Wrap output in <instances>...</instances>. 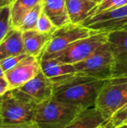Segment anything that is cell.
<instances>
[{
	"mask_svg": "<svg viewBox=\"0 0 127 128\" xmlns=\"http://www.w3.org/2000/svg\"><path fill=\"white\" fill-rule=\"evenodd\" d=\"M0 128H41L35 121L24 122L19 124H10V125H0Z\"/></svg>",
	"mask_w": 127,
	"mask_h": 128,
	"instance_id": "obj_25",
	"label": "cell"
},
{
	"mask_svg": "<svg viewBox=\"0 0 127 128\" xmlns=\"http://www.w3.org/2000/svg\"><path fill=\"white\" fill-rule=\"evenodd\" d=\"M56 29L57 27L52 23V21L42 12V13L39 16L38 21H37V26H36V30L41 32H44V33L52 34L56 30Z\"/></svg>",
	"mask_w": 127,
	"mask_h": 128,
	"instance_id": "obj_24",
	"label": "cell"
},
{
	"mask_svg": "<svg viewBox=\"0 0 127 128\" xmlns=\"http://www.w3.org/2000/svg\"><path fill=\"white\" fill-rule=\"evenodd\" d=\"M18 89L30 95L37 104L51 98L54 92L52 80L43 72L42 69L37 76L20 86Z\"/></svg>",
	"mask_w": 127,
	"mask_h": 128,
	"instance_id": "obj_11",
	"label": "cell"
},
{
	"mask_svg": "<svg viewBox=\"0 0 127 128\" xmlns=\"http://www.w3.org/2000/svg\"><path fill=\"white\" fill-rule=\"evenodd\" d=\"M1 125L34 121L37 104L18 88L10 89L0 96Z\"/></svg>",
	"mask_w": 127,
	"mask_h": 128,
	"instance_id": "obj_2",
	"label": "cell"
},
{
	"mask_svg": "<svg viewBox=\"0 0 127 128\" xmlns=\"http://www.w3.org/2000/svg\"><path fill=\"white\" fill-rule=\"evenodd\" d=\"M95 2H97V3H99V2H101L102 0H94Z\"/></svg>",
	"mask_w": 127,
	"mask_h": 128,
	"instance_id": "obj_30",
	"label": "cell"
},
{
	"mask_svg": "<svg viewBox=\"0 0 127 128\" xmlns=\"http://www.w3.org/2000/svg\"><path fill=\"white\" fill-rule=\"evenodd\" d=\"M82 24L100 32L124 28L127 26V4L91 16Z\"/></svg>",
	"mask_w": 127,
	"mask_h": 128,
	"instance_id": "obj_8",
	"label": "cell"
},
{
	"mask_svg": "<svg viewBox=\"0 0 127 128\" xmlns=\"http://www.w3.org/2000/svg\"><path fill=\"white\" fill-rule=\"evenodd\" d=\"M40 64L43 72L51 79H55L77 72L74 64L62 63L52 58L40 59Z\"/></svg>",
	"mask_w": 127,
	"mask_h": 128,
	"instance_id": "obj_17",
	"label": "cell"
},
{
	"mask_svg": "<svg viewBox=\"0 0 127 128\" xmlns=\"http://www.w3.org/2000/svg\"><path fill=\"white\" fill-rule=\"evenodd\" d=\"M40 71V59L35 56L29 55L14 68L3 73L9 81L10 89H16L36 77Z\"/></svg>",
	"mask_w": 127,
	"mask_h": 128,
	"instance_id": "obj_10",
	"label": "cell"
},
{
	"mask_svg": "<svg viewBox=\"0 0 127 128\" xmlns=\"http://www.w3.org/2000/svg\"><path fill=\"white\" fill-rule=\"evenodd\" d=\"M13 28L11 20L10 5L0 7V40Z\"/></svg>",
	"mask_w": 127,
	"mask_h": 128,
	"instance_id": "obj_20",
	"label": "cell"
},
{
	"mask_svg": "<svg viewBox=\"0 0 127 128\" xmlns=\"http://www.w3.org/2000/svg\"><path fill=\"white\" fill-rule=\"evenodd\" d=\"M43 12V6H42V1L39 4H37L34 8H32L24 18L22 21L19 24V26L17 27L22 32L29 30H34L37 26V21H38L39 16ZM16 28V27H15Z\"/></svg>",
	"mask_w": 127,
	"mask_h": 128,
	"instance_id": "obj_19",
	"label": "cell"
},
{
	"mask_svg": "<svg viewBox=\"0 0 127 128\" xmlns=\"http://www.w3.org/2000/svg\"><path fill=\"white\" fill-rule=\"evenodd\" d=\"M14 0H0V7L6 6V5H11Z\"/></svg>",
	"mask_w": 127,
	"mask_h": 128,
	"instance_id": "obj_27",
	"label": "cell"
},
{
	"mask_svg": "<svg viewBox=\"0 0 127 128\" xmlns=\"http://www.w3.org/2000/svg\"><path fill=\"white\" fill-rule=\"evenodd\" d=\"M43 12L52 21L57 28L70 24L65 0H42Z\"/></svg>",
	"mask_w": 127,
	"mask_h": 128,
	"instance_id": "obj_14",
	"label": "cell"
},
{
	"mask_svg": "<svg viewBox=\"0 0 127 128\" xmlns=\"http://www.w3.org/2000/svg\"><path fill=\"white\" fill-rule=\"evenodd\" d=\"M108 43L114 58L113 76H127V30L119 29L108 32Z\"/></svg>",
	"mask_w": 127,
	"mask_h": 128,
	"instance_id": "obj_9",
	"label": "cell"
},
{
	"mask_svg": "<svg viewBox=\"0 0 127 128\" xmlns=\"http://www.w3.org/2000/svg\"><path fill=\"white\" fill-rule=\"evenodd\" d=\"M28 56H29V54L23 53L20 54V55L10 56V57L0 59V70H1V72H5L14 68Z\"/></svg>",
	"mask_w": 127,
	"mask_h": 128,
	"instance_id": "obj_23",
	"label": "cell"
},
{
	"mask_svg": "<svg viewBox=\"0 0 127 128\" xmlns=\"http://www.w3.org/2000/svg\"><path fill=\"white\" fill-rule=\"evenodd\" d=\"M42 0H14L10 5L13 28L19 26L23 18Z\"/></svg>",
	"mask_w": 127,
	"mask_h": 128,
	"instance_id": "obj_18",
	"label": "cell"
},
{
	"mask_svg": "<svg viewBox=\"0 0 127 128\" xmlns=\"http://www.w3.org/2000/svg\"><path fill=\"white\" fill-rule=\"evenodd\" d=\"M77 72L106 80L113 76L114 58L108 41L98 47L90 57L74 64Z\"/></svg>",
	"mask_w": 127,
	"mask_h": 128,
	"instance_id": "obj_6",
	"label": "cell"
},
{
	"mask_svg": "<svg viewBox=\"0 0 127 128\" xmlns=\"http://www.w3.org/2000/svg\"><path fill=\"white\" fill-rule=\"evenodd\" d=\"M83 110L52 97L37 104L34 121L41 128H64Z\"/></svg>",
	"mask_w": 127,
	"mask_h": 128,
	"instance_id": "obj_3",
	"label": "cell"
},
{
	"mask_svg": "<svg viewBox=\"0 0 127 128\" xmlns=\"http://www.w3.org/2000/svg\"><path fill=\"white\" fill-rule=\"evenodd\" d=\"M127 104V76L105 80L96 102V108L106 120Z\"/></svg>",
	"mask_w": 127,
	"mask_h": 128,
	"instance_id": "obj_4",
	"label": "cell"
},
{
	"mask_svg": "<svg viewBox=\"0 0 127 128\" xmlns=\"http://www.w3.org/2000/svg\"><path fill=\"white\" fill-rule=\"evenodd\" d=\"M23 53H26L24 51L23 32L14 27L0 40V59Z\"/></svg>",
	"mask_w": 127,
	"mask_h": 128,
	"instance_id": "obj_13",
	"label": "cell"
},
{
	"mask_svg": "<svg viewBox=\"0 0 127 128\" xmlns=\"http://www.w3.org/2000/svg\"><path fill=\"white\" fill-rule=\"evenodd\" d=\"M108 122V121H107ZM106 122V123H107ZM106 123H105V124H103V125H101V126H98L97 128H106Z\"/></svg>",
	"mask_w": 127,
	"mask_h": 128,
	"instance_id": "obj_28",
	"label": "cell"
},
{
	"mask_svg": "<svg viewBox=\"0 0 127 128\" xmlns=\"http://www.w3.org/2000/svg\"><path fill=\"white\" fill-rule=\"evenodd\" d=\"M93 1H94V0H93Z\"/></svg>",
	"mask_w": 127,
	"mask_h": 128,
	"instance_id": "obj_32",
	"label": "cell"
},
{
	"mask_svg": "<svg viewBox=\"0 0 127 128\" xmlns=\"http://www.w3.org/2000/svg\"><path fill=\"white\" fill-rule=\"evenodd\" d=\"M51 80L54 86L53 98L84 110L96 107L98 94L105 83L103 79L85 76L78 72Z\"/></svg>",
	"mask_w": 127,
	"mask_h": 128,
	"instance_id": "obj_1",
	"label": "cell"
},
{
	"mask_svg": "<svg viewBox=\"0 0 127 128\" xmlns=\"http://www.w3.org/2000/svg\"><path fill=\"white\" fill-rule=\"evenodd\" d=\"M23 38L26 53L41 59L51 38V34L41 32L34 29L23 32Z\"/></svg>",
	"mask_w": 127,
	"mask_h": 128,
	"instance_id": "obj_12",
	"label": "cell"
},
{
	"mask_svg": "<svg viewBox=\"0 0 127 128\" xmlns=\"http://www.w3.org/2000/svg\"><path fill=\"white\" fill-rule=\"evenodd\" d=\"M98 32H100L92 30L83 24L72 23L57 28L56 30L51 34V38L42 58L63 51L78 39L94 35Z\"/></svg>",
	"mask_w": 127,
	"mask_h": 128,
	"instance_id": "obj_7",
	"label": "cell"
},
{
	"mask_svg": "<svg viewBox=\"0 0 127 128\" xmlns=\"http://www.w3.org/2000/svg\"><path fill=\"white\" fill-rule=\"evenodd\" d=\"M108 41V32H98L94 35L78 39L63 51L48 55L41 59L52 58L62 63L77 64L90 57L102 44Z\"/></svg>",
	"mask_w": 127,
	"mask_h": 128,
	"instance_id": "obj_5",
	"label": "cell"
},
{
	"mask_svg": "<svg viewBox=\"0 0 127 128\" xmlns=\"http://www.w3.org/2000/svg\"><path fill=\"white\" fill-rule=\"evenodd\" d=\"M108 120L96 107L87 108L83 110L64 128H97Z\"/></svg>",
	"mask_w": 127,
	"mask_h": 128,
	"instance_id": "obj_16",
	"label": "cell"
},
{
	"mask_svg": "<svg viewBox=\"0 0 127 128\" xmlns=\"http://www.w3.org/2000/svg\"><path fill=\"white\" fill-rule=\"evenodd\" d=\"M127 125V104L116 112L106 123V128H114Z\"/></svg>",
	"mask_w": 127,
	"mask_h": 128,
	"instance_id": "obj_22",
	"label": "cell"
},
{
	"mask_svg": "<svg viewBox=\"0 0 127 128\" xmlns=\"http://www.w3.org/2000/svg\"><path fill=\"white\" fill-rule=\"evenodd\" d=\"M122 29H123V28H122ZM124 29H126V30H127V26H125V27H124Z\"/></svg>",
	"mask_w": 127,
	"mask_h": 128,
	"instance_id": "obj_31",
	"label": "cell"
},
{
	"mask_svg": "<svg viewBox=\"0 0 127 128\" xmlns=\"http://www.w3.org/2000/svg\"><path fill=\"white\" fill-rule=\"evenodd\" d=\"M127 4V0H102L101 2L98 3L97 6L91 12V16L96 15V14L101 13V12L110 10L112 9L118 8V7L123 6Z\"/></svg>",
	"mask_w": 127,
	"mask_h": 128,
	"instance_id": "obj_21",
	"label": "cell"
},
{
	"mask_svg": "<svg viewBox=\"0 0 127 128\" xmlns=\"http://www.w3.org/2000/svg\"><path fill=\"white\" fill-rule=\"evenodd\" d=\"M9 90H10L9 81L7 80L4 73L1 72V74H0V96L3 95Z\"/></svg>",
	"mask_w": 127,
	"mask_h": 128,
	"instance_id": "obj_26",
	"label": "cell"
},
{
	"mask_svg": "<svg viewBox=\"0 0 127 128\" xmlns=\"http://www.w3.org/2000/svg\"><path fill=\"white\" fill-rule=\"evenodd\" d=\"M114 128H127V125L120 126H118V127H114Z\"/></svg>",
	"mask_w": 127,
	"mask_h": 128,
	"instance_id": "obj_29",
	"label": "cell"
},
{
	"mask_svg": "<svg viewBox=\"0 0 127 128\" xmlns=\"http://www.w3.org/2000/svg\"><path fill=\"white\" fill-rule=\"evenodd\" d=\"M68 14L72 24H79L88 18L98 3L93 0H65Z\"/></svg>",
	"mask_w": 127,
	"mask_h": 128,
	"instance_id": "obj_15",
	"label": "cell"
}]
</instances>
